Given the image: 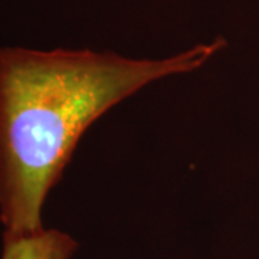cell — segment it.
I'll list each match as a JSON object with an SVG mask.
<instances>
[{"label":"cell","mask_w":259,"mask_h":259,"mask_svg":"<svg viewBox=\"0 0 259 259\" xmlns=\"http://www.w3.org/2000/svg\"><path fill=\"white\" fill-rule=\"evenodd\" d=\"M78 242L69 233L47 229L12 236L3 235L0 259H72Z\"/></svg>","instance_id":"7a4b0ae2"},{"label":"cell","mask_w":259,"mask_h":259,"mask_svg":"<svg viewBox=\"0 0 259 259\" xmlns=\"http://www.w3.org/2000/svg\"><path fill=\"white\" fill-rule=\"evenodd\" d=\"M223 37L166 59L93 51L0 48V223L3 235L42 231V209L83 133L150 82L192 72Z\"/></svg>","instance_id":"6da1fadb"}]
</instances>
